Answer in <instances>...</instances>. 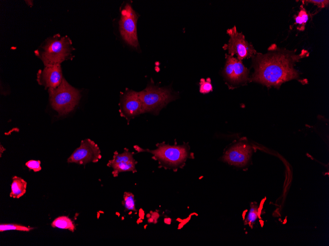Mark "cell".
Returning a JSON list of instances; mask_svg holds the SVG:
<instances>
[{"label":"cell","mask_w":329,"mask_h":246,"mask_svg":"<svg viewBox=\"0 0 329 246\" xmlns=\"http://www.w3.org/2000/svg\"><path fill=\"white\" fill-rule=\"evenodd\" d=\"M305 55H295L287 50H279L266 54H257L254 59L255 72L252 80L266 86H279L282 83L296 78L298 74L294 65Z\"/></svg>","instance_id":"1"},{"label":"cell","mask_w":329,"mask_h":246,"mask_svg":"<svg viewBox=\"0 0 329 246\" xmlns=\"http://www.w3.org/2000/svg\"><path fill=\"white\" fill-rule=\"evenodd\" d=\"M71 44L69 37L56 34L48 38L35 52L45 66L58 65L71 56Z\"/></svg>","instance_id":"2"},{"label":"cell","mask_w":329,"mask_h":246,"mask_svg":"<svg viewBox=\"0 0 329 246\" xmlns=\"http://www.w3.org/2000/svg\"><path fill=\"white\" fill-rule=\"evenodd\" d=\"M48 93L51 106L60 115L73 110L81 97L80 91L70 85L65 78L57 88L48 89Z\"/></svg>","instance_id":"3"},{"label":"cell","mask_w":329,"mask_h":246,"mask_svg":"<svg viewBox=\"0 0 329 246\" xmlns=\"http://www.w3.org/2000/svg\"><path fill=\"white\" fill-rule=\"evenodd\" d=\"M134 148L139 152H150L162 165L169 168L180 166L188 157V149L184 145L161 144L153 150H145L138 146H135Z\"/></svg>","instance_id":"4"},{"label":"cell","mask_w":329,"mask_h":246,"mask_svg":"<svg viewBox=\"0 0 329 246\" xmlns=\"http://www.w3.org/2000/svg\"><path fill=\"white\" fill-rule=\"evenodd\" d=\"M138 93L143 113L157 114L168 103L176 99L170 88L159 87L152 84L148 85Z\"/></svg>","instance_id":"5"},{"label":"cell","mask_w":329,"mask_h":246,"mask_svg":"<svg viewBox=\"0 0 329 246\" xmlns=\"http://www.w3.org/2000/svg\"><path fill=\"white\" fill-rule=\"evenodd\" d=\"M138 17L131 5L127 3L122 10L119 30L124 40L129 45L137 48L138 41L136 23Z\"/></svg>","instance_id":"6"},{"label":"cell","mask_w":329,"mask_h":246,"mask_svg":"<svg viewBox=\"0 0 329 246\" xmlns=\"http://www.w3.org/2000/svg\"><path fill=\"white\" fill-rule=\"evenodd\" d=\"M227 33L230 38L228 43L223 46L224 50H227L230 55L241 60L243 59L253 56L256 51L253 46L245 39L244 35L236 30L235 26L227 30Z\"/></svg>","instance_id":"7"},{"label":"cell","mask_w":329,"mask_h":246,"mask_svg":"<svg viewBox=\"0 0 329 246\" xmlns=\"http://www.w3.org/2000/svg\"><path fill=\"white\" fill-rule=\"evenodd\" d=\"M101 158L98 145L93 140L86 138L81 141L80 145L68 158L67 162L83 164L97 163Z\"/></svg>","instance_id":"8"},{"label":"cell","mask_w":329,"mask_h":246,"mask_svg":"<svg viewBox=\"0 0 329 246\" xmlns=\"http://www.w3.org/2000/svg\"><path fill=\"white\" fill-rule=\"evenodd\" d=\"M136 164L133 153L125 149L122 153L115 152L112 159L108 161L107 165L113 169L112 174L113 176L116 177L121 172H136Z\"/></svg>","instance_id":"9"},{"label":"cell","mask_w":329,"mask_h":246,"mask_svg":"<svg viewBox=\"0 0 329 246\" xmlns=\"http://www.w3.org/2000/svg\"><path fill=\"white\" fill-rule=\"evenodd\" d=\"M226 62L224 74L225 77L233 83H240L248 80L249 71L241 60L230 55H226Z\"/></svg>","instance_id":"10"},{"label":"cell","mask_w":329,"mask_h":246,"mask_svg":"<svg viewBox=\"0 0 329 246\" xmlns=\"http://www.w3.org/2000/svg\"><path fill=\"white\" fill-rule=\"evenodd\" d=\"M251 154V146L247 143L240 142L230 148L225 153L223 159L230 164L243 166L248 163Z\"/></svg>","instance_id":"11"},{"label":"cell","mask_w":329,"mask_h":246,"mask_svg":"<svg viewBox=\"0 0 329 246\" xmlns=\"http://www.w3.org/2000/svg\"><path fill=\"white\" fill-rule=\"evenodd\" d=\"M121 112L128 120L143 113L138 92L129 90L122 96Z\"/></svg>","instance_id":"12"},{"label":"cell","mask_w":329,"mask_h":246,"mask_svg":"<svg viewBox=\"0 0 329 246\" xmlns=\"http://www.w3.org/2000/svg\"><path fill=\"white\" fill-rule=\"evenodd\" d=\"M63 79L60 64L46 66L43 70H39L37 74L38 83L48 89L57 88Z\"/></svg>","instance_id":"13"},{"label":"cell","mask_w":329,"mask_h":246,"mask_svg":"<svg viewBox=\"0 0 329 246\" xmlns=\"http://www.w3.org/2000/svg\"><path fill=\"white\" fill-rule=\"evenodd\" d=\"M27 186V182L23 178L17 176H13L11 184L10 197L18 199L23 196L26 192Z\"/></svg>","instance_id":"14"},{"label":"cell","mask_w":329,"mask_h":246,"mask_svg":"<svg viewBox=\"0 0 329 246\" xmlns=\"http://www.w3.org/2000/svg\"><path fill=\"white\" fill-rule=\"evenodd\" d=\"M51 225L53 228L66 229L71 232H74L75 229L73 221L69 218L65 216L56 218L52 222Z\"/></svg>","instance_id":"15"},{"label":"cell","mask_w":329,"mask_h":246,"mask_svg":"<svg viewBox=\"0 0 329 246\" xmlns=\"http://www.w3.org/2000/svg\"><path fill=\"white\" fill-rule=\"evenodd\" d=\"M122 204L126 211L137 212L134 196L132 193L131 192H124Z\"/></svg>","instance_id":"16"},{"label":"cell","mask_w":329,"mask_h":246,"mask_svg":"<svg viewBox=\"0 0 329 246\" xmlns=\"http://www.w3.org/2000/svg\"><path fill=\"white\" fill-rule=\"evenodd\" d=\"M33 229V228L31 227L13 223L0 224V231L1 232L8 230H18L28 232Z\"/></svg>","instance_id":"17"},{"label":"cell","mask_w":329,"mask_h":246,"mask_svg":"<svg viewBox=\"0 0 329 246\" xmlns=\"http://www.w3.org/2000/svg\"><path fill=\"white\" fill-rule=\"evenodd\" d=\"M259 209L257 206L252 205L248 214L245 222L250 225L253 223L258 218Z\"/></svg>","instance_id":"18"},{"label":"cell","mask_w":329,"mask_h":246,"mask_svg":"<svg viewBox=\"0 0 329 246\" xmlns=\"http://www.w3.org/2000/svg\"><path fill=\"white\" fill-rule=\"evenodd\" d=\"M308 20V15L305 9L301 6L297 16L295 18L296 24L304 26Z\"/></svg>","instance_id":"19"},{"label":"cell","mask_w":329,"mask_h":246,"mask_svg":"<svg viewBox=\"0 0 329 246\" xmlns=\"http://www.w3.org/2000/svg\"><path fill=\"white\" fill-rule=\"evenodd\" d=\"M212 90V85L211 80L209 79L205 80L201 79L199 82V91L200 93L205 94Z\"/></svg>","instance_id":"20"},{"label":"cell","mask_w":329,"mask_h":246,"mask_svg":"<svg viewBox=\"0 0 329 246\" xmlns=\"http://www.w3.org/2000/svg\"><path fill=\"white\" fill-rule=\"evenodd\" d=\"M40 164L41 162L39 160H32L26 162L25 165L29 170H33L34 172H38L41 169Z\"/></svg>","instance_id":"21"},{"label":"cell","mask_w":329,"mask_h":246,"mask_svg":"<svg viewBox=\"0 0 329 246\" xmlns=\"http://www.w3.org/2000/svg\"><path fill=\"white\" fill-rule=\"evenodd\" d=\"M305 1H306V2L312 3L320 8H323L328 5L329 1L328 0H306Z\"/></svg>","instance_id":"22"}]
</instances>
